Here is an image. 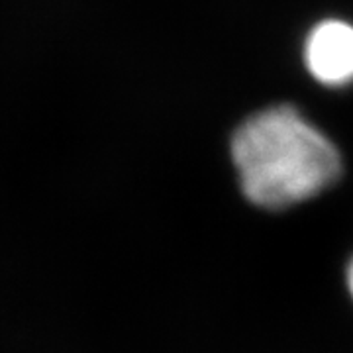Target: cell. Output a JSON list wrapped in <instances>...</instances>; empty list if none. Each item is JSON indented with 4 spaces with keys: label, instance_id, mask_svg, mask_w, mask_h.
<instances>
[{
    "label": "cell",
    "instance_id": "obj_2",
    "mask_svg": "<svg viewBox=\"0 0 353 353\" xmlns=\"http://www.w3.org/2000/svg\"><path fill=\"white\" fill-rule=\"evenodd\" d=\"M304 61L318 83L343 87L353 81V26L324 20L312 28L304 43Z\"/></svg>",
    "mask_w": 353,
    "mask_h": 353
},
{
    "label": "cell",
    "instance_id": "obj_3",
    "mask_svg": "<svg viewBox=\"0 0 353 353\" xmlns=\"http://www.w3.org/2000/svg\"><path fill=\"white\" fill-rule=\"evenodd\" d=\"M347 287L352 290V296H353V261L350 265V269H347Z\"/></svg>",
    "mask_w": 353,
    "mask_h": 353
},
{
    "label": "cell",
    "instance_id": "obj_1",
    "mask_svg": "<svg viewBox=\"0 0 353 353\" xmlns=\"http://www.w3.org/2000/svg\"><path fill=\"white\" fill-rule=\"evenodd\" d=\"M243 194L263 208H287L330 187L341 171L340 153L292 106L248 118L232 138Z\"/></svg>",
    "mask_w": 353,
    "mask_h": 353
}]
</instances>
